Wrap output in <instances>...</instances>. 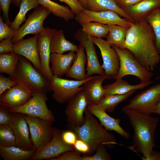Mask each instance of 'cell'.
Returning <instances> with one entry per match:
<instances>
[{
    "label": "cell",
    "instance_id": "ee69618b",
    "mask_svg": "<svg viewBox=\"0 0 160 160\" xmlns=\"http://www.w3.org/2000/svg\"><path fill=\"white\" fill-rule=\"evenodd\" d=\"M66 3L73 11L75 15L82 12L84 8L79 0H58Z\"/></svg>",
    "mask_w": 160,
    "mask_h": 160
},
{
    "label": "cell",
    "instance_id": "681fc988",
    "mask_svg": "<svg viewBox=\"0 0 160 160\" xmlns=\"http://www.w3.org/2000/svg\"><path fill=\"white\" fill-rule=\"evenodd\" d=\"M21 0H12V3L15 6L19 7Z\"/></svg>",
    "mask_w": 160,
    "mask_h": 160
},
{
    "label": "cell",
    "instance_id": "7c38bea8",
    "mask_svg": "<svg viewBox=\"0 0 160 160\" xmlns=\"http://www.w3.org/2000/svg\"><path fill=\"white\" fill-rule=\"evenodd\" d=\"M62 131L53 128V135L51 141L47 144L36 149L30 160H50L57 157L64 153L75 150L73 145L65 143L61 138Z\"/></svg>",
    "mask_w": 160,
    "mask_h": 160
},
{
    "label": "cell",
    "instance_id": "8d00e7d4",
    "mask_svg": "<svg viewBox=\"0 0 160 160\" xmlns=\"http://www.w3.org/2000/svg\"><path fill=\"white\" fill-rule=\"evenodd\" d=\"M111 158L107 151L105 145L100 144L97 147L95 153L93 155L81 156L80 160H110Z\"/></svg>",
    "mask_w": 160,
    "mask_h": 160
},
{
    "label": "cell",
    "instance_id": "f907efd6",
    "mask_svg": "<svg viewBox=\"0 0 160 160\" xmlns=\"http://www.w3.org/2000/svg\"><path fill=\"white\" fill-rule=\"evenodd\" d=\"M83 7L84 9H86V4L85 0H79Z\"/></svg>",
    "mask_w": 160,
    "mask_h": 160
},
{
    "label": "cell",
    "instance_id": "9a60e30c",
    "mask_svg": "<svg viewBox=\"0 0 160 160\" xmlns=\"http://www.w3.org/2000/svg\"><path fill=\"white\" fill-rule=\"evenodd\" d=\"M56 30L45 27L38 34L37 46L41 68V73L49 81L53 76L49 65L51 54L50 45L51 40Z\"/></svg>",
    "mask_w": 160,
    "mask_h": 160
},
{
    "label": "cell",
    "instance_id": "30bf717a",
    "mask_svg": "<svg viewBox=\"0 0 160 160\" xmlns=\"http://www.w3.org/2000/svg\"><path fill=\"white\" fill-rule=\"evenodd\" d=\"M51 13L49 10L41 5L35 8L29 15L24 23L18 30L15 31L12 39V43L15 44L27 35H35L41 33L44 28L43 25L44 21Z\"/></svg>",
    "mask_w": 160,
    "mask_h": 160
},
{
    "label": "cell",
    "instance_id": "5b68a950",
    "mask_svg": "<svg viewBox=\"0 0 160 160\" xmlns=\"http://www.w3.org/2000/svg\"><path fill=\"white\" fill-rule=\"evenodd\" d=\"M111 46L117 52L120 60L119 72L114 79L132 75L138 78L140 82L151 81L153 76L152 72L143 66L130 51L126 49H120L113 44Z\"/></svg>",
    "mask_w": 160,
    "mask_h": 160
},
{
    "label": "cell",
    "instance_id": "b9f144b4",
    "mask_svg": "<svg viewBox=\"0 0 160 160\" xmlns=\"http://www.w3.org/2000/svg\"><path fill=\"white\" fill-rule=\"evenodd\" d=\"M61 138L66 144L73 145L77 139L76 133L72 130L62 131Z\"/></svg>",
    "mask_w": 160,
    "mask_h": 160
},
{
    "label": "cell",
    "instance_id": "277c9868",
    "mask_svg": "<svg viewBox=\"0 0 160 160\" xmlns=\"http://www.w3.org/2000/svg\"><path fill=\"white\" fill-rule=\"evenodd\" d=\"M19 56L15 71L13 75L9 77L32 93L43 92L47 93L52 91L48 80L30 61L23 56Z\"/></svg>",
    "mask_w": 160,
    "mask_h": 160
},
{
    "label": "cell",
    "instance_id": "4dcf8cb0",
    "mask_svg": "<svg viewBox=\"0 0 160 160\" xmlns=\"http://www.w3.org/2000/svg\"><path fill=\"white\" fill-rule=\"evenodd\" d=\"M136 91L122 95H113L104 96L97 104L106 112L113 113L120 103L131 96Z\"/></svg>",
    "mask_w": 160,
    "mask_h": 160
},
{
    "label": "cell",
    "instance_id": "f6af8a7d",
    "mask_svg": "<svg viewBox=\"0 0 160 160\" xmlns=\"http://www.w3.org/2000/svg\"><path fill=\"white\" fill-rule=\"evenodd\" d=\"M13 37L11 36L7 38L0 41V54L12 52L14 45L12 41Z\"/></svg>",
    "mask_w": 160,
    "mask_h": 160
},
{
    "label": "cell",
    "instance_id": "60d3db41",
    "mask_svg": "<svg viewBox=\"0 0 160 160\" xmlns=\"http://www.w3.org/2000/svg\"><path fill=\"white\" fill-rule=\"evenodd\" d=\"M17 83L10 78L0 75V95Z\"/></svg>",
    "mask_w": 160,
    "mask_h": 160
},
{
    "label": "cell",
    "instance_id": "9c48e42d",
    "mask_svg": "<svg viewBox=\"0 0 160 160\" xmlns=\"http://www.w3.org/2000/svg\"><path fill=\"white\" fill-rule=\"evenodd\" d=\"M29 127L31 139L36 149L49 143L53 135V122L39 117L25 114Z\"/></svg>",
    "mask_w": 160,
    "mask_h": 160
},
{
    "label": "cell",
    "instance_id": "4316f807",
    "mask_svg": "<svg viewBox=\"0 0 160 160\" xmlns=\"http://www.w3.org/2000/svg\"><path fill=\"white\" fill-rule=\"evenodd\" d=\"M79 46L66 39L64 31L60 29L56 31L52 38L50 45L51 53L63 54L68 51H77Z\"/></svg>",
    "mask_w": 160,
    "mask_h": 160
},
{
    "label": "cell",
    "instance_id": "cb8c5ba5",
    "mask_svg": "<svg viewBox=\"0 0 160 160\" xmlns=\"http://www.w3.org/2000/svg\"><path fill=\"white\" fill-rule=\"evenodd\" d=\"M84 51V47L80 44L76 52V57L70 68L65 74L66 77L79 81L84 80L88 77L85 69L87 59Z\"/></svg>",
    "mask_w": 160,
    "mask_h": 160
},
{
    "label": "cell",
    "instance_id": "44dd1931",
    "mask_svg": "<svg viewBox=\"0 0 160 160\" xmlns=\"http://www.w3.org/2000/svg\"><path fill=\"white\" fill-rule=\"evenodd\" d=\"M106 79H109L105 75L93 76L83 84V91L89 104H97L105 96V90L102 84Z\"/></svg>",
    "mask_w": 160,
    "mask_h": 160
},
{
    "label": "cell",
    "instance_id": "8992f818",
    "mask_svg": "<svg viewBox=\"0 0 160 160\" xmlns=\"http://www.w3.org/2000/svg\"><path fill=\"white\" fill-rule=\"evenodd\" d=\"M160 101V83L137 94L122 109L151 115Z\"/></svg>",
    "mask_w": 160,
    "mask_h": 160
},
{
    "label": "cell",
    "instance_id": "7dc6e473",
    "mask_svg": "<svg viewBox=\"0 0 160 160\" xmlns=\"http://www.w3.org/2000/svg\"><path fill=\"white\" fill-rule=\"evenodd\" d=\"M117 4L121 9L124 10L135 4L141 0H114Z\"/></svg>",
    "mask_w": 160,
    "mask_h": 160
},
{
    "label": "cell",
    "instance_id": "83f0119b",
    "mask_svg": "<svg viewBox=\"0 0 160 160\" xmlns=\"http://www.w3.org/2000/svg\"><path fill=\"white\" fill-rule=\"evenodd\" d=\"M36 149L26 150L16 146L0 145V156L4 160H27L31 159Z\"/></svg>",
    "mask_w": 160,
    "mask_h": 160
},
{
    "label": "cell",
    "instance_id": "52a82bcc",
    "mask_svg": "<svg viewBox=\"0 0 160 160\" xmlns=\"http://www.w3.org/2000/svg\"><path fill=\"white\" fill-rule=\"evenodd\" d=\"M93 76L81 81L69 80L55 76L49 82V86L53 92L52 97L59 103L68 102L79 92L84 89L81 87Z\"/></svg>",
    "mask_w": 160,
    "mask_h": 160
},
{
    "label": "cell",
    "instance_id": "ac0fdd59",
    "mask_svg": "<svg viewBox=\"0 0 160 160\" xmlns=\"http://www.w3.org/2000/svg\"><path fill=\"white\" fill-rule=\"evenodd\" d=\"M38 34L25 39H22L15 44L12 53L23 56L27 59L41 73V68L38 51Z\"/></svg>",
    "mask_w": 160,
    "mask_h": 160
},
{
    "label": "cell",
    "instance_id": "bcb514c9",
    "mask_svg": "<svg viewBox=\"0 0 160 160\" xmlns=\"http://www.w3.org/2000/svg\"><path fill=\"white\" fill-rule=\"evenodd\" d=\"M73 146L75 150L81 153H86L90 152V148L89 145L80 139L77 138Z\"/></svg>",
    "mask_w": 160,
    "mask_h": 160
},
{
    "label": "cell",
    "instance_id": "6da1fadb",
    "mask_svg": "<svg viewBox=\"0 0 160 160\" xmlns=\"http://www.w3.org/2000/svg\"><path fill=\"white\" fill-rule=\"evenodd\" d=\"M155 41L153 31L145 19L134 22L129 27L124 49L130 51L145 68L153 71L160 61Z\"/></svg>",
    "mask_w": 160,
    "mask_h": 160
},
{
    "label": "cell",
    "instance_id": "603a6c76",
    "mask_svg": "<svg viewBox=\"0 0 160 160\" xmlns=\"http://www.w3.org/2000/svg\"><path fill=\"white\" fill-rule=\"evenodd\" d=\"M160 8V0H141L124 11L134 22L145 19L153 10Z\"/></svg>",
    "mask_w": 160,
    "mask_h": 160
},
{
    "label": "cell",
    "instance_id": "d6a6232c",
    "mask_svg": "<svg viewBox=\"0 0 160 160\" xmlns=\"http://www.w3.org/2000/svg\"><path fill=\"white\" fill-rule=\"evenodd\" d=\"M19 58V55L12 53L0 54V72L8 74L9 76L14 74Z\"/></svg>",
    "mask_w": 160,
    "mask_h": 160
},
{
    "label": "cell",
    "instance_id": "f546056e",
    "mask_svg": "<svg viewBox=\"0 0 160 160\" xmlns=\"http://www.w3.org/2000/svg\"><path fill=\"white\" fill-rule=\"evenodd\" d=\"M39 4L47 9L56 16L66 21L73 19L75 14L69 7L60 5L51 0H37Z\"/></svg>",
    "mask_w": 160,
    "mask_h": 160
},
{
    "label": "cell",
    "instance_id": "1f68e13d",
    "mask_svg": "<svg viewBox=\"0 0 160 160\" xmlns=\"http://www.w3.org/2000/svg\"><path fill=\"white\" fill-rule=\"evenodd\" d=\"M39 5L37 0H21L19 12L14 20L11 23L9 27L15 31L18 30L22 23L25 21V16L28 12L35 9Z\"/></svg>",
    "mask_w": 160,
    "mask_h": 160
},
{
    "label": "cell",
    "instance_id": "ffe728a7",
    "mask_svg": "<svg viewBox=\"0 0 160 160\" xmlns=\"http://www.w3.org/2000/svg\"><path fill=\"white\" fill-rule=\"evenodd\" d=\"M88 110L99 120L100 125L107 130L114 131L124 138L128 139L130 134L124 130L119 124L121 120L109 115L103 109L97 104H90L87 105Z\"/></svg>",
    "mask_w": 160,
    "mask_h": 160
},
{
    "label": "cell",
    "instance_id": "7bdbcfd3",
    "mask_svg": "<svg viewBox=\"0 0 160 160\" xmlns=\"http://www.w3.org/2000/svg\"><path fill=\"white\" fill-rule=\"evenodd\" d=\"M12 0H0L1 8L3 13L2 18L5 23L9 26L11 22L9 17V11L10 5Z\"/></svg>",
    "mask_w": 160,
    "mask_h": 160
},
{
    "label": "cell",
    "instance_id": "ba28073f",
    "mask_svg": "<svg viewBox=\"0 0 160 160\" xmlns=\"http://www.w3.org/2000/svg\"><path fill=\"white\" fill-rule=\"evenodd\" d=\"M48 100L47 93L35 92L33 93L31 98L24 105L9 109L12 113L30 115L53 122L55 121L54 117L47 105L46 101Z\"/></svg>",
    "mask_w": 160,
    "mask_h": 160
},
{
    "label": "cell",
    "instance_id": "d590c367",
    "mask_svg": "<svg viewBox=\"0 0 160 160\" xmlns=\"http://www.w3.org/2000/svg\"><path fill=\"white\" fill-rule=\"evenodd\" d=\"M0 145L8 147L16 146V140L9 125H0Z\"/></svg>",
    "mask_w": 160,
    "mask_h": 160
},
{
    "label": "cell",
    "instance_id": "7a4b0ae2",
    "mask_svg": "<svg viewBox=\"0 0 160 160\" xmlns=\"http://www.w3.org/2000/svg\"><path fill=\"white\" fill-rule=\"evenodd\" d=\"M128 116L134 130L131 149L143 154L142 159L151 160L156 146L154 134L159 119L132 110L122 109Z\"/></svg>",
    "mask_w": 160,
    "mask_h": 160
},
{
    "label": "cell",
    "instance_id": "3957f363",
    "mask_svg": "<svg viewBox=\"0 0 160 160\" xmlns=\"http://www.w3.org/2000/svg\"><path fill=\"white\" fill-rule=\"evenodd\" d=\"M84 113L85 121L82 125L76 127L68 124V126L76 133L77 138L83 140L89 145L90 152L96 150L100 144L109 147L117 144L114 135L99 124L87 108Z\"/></svg>",
    "mask_w": 160,
    "mask_h": 160
},
{
    "label": "cell",
    "instance_id": "e575fe53",
    "mask_svg": "<svg viewBox=\"0 0 160 160\" xmlns=\"http://www.w3.org/2000/svg\"><path fill=\"white\" fill-rule=\"evenodd\" d=\"M145 19L153 31L155 45L160 57V8L150 12Z\"/></svg>",
    "mask_w": 160,
    "mask_h": 160
},
{
    "label": "cell",
    "instance_id": "5bb4252c",
    "mask_svg": "<svg viewBox=\"0 0 160 160\" xmlns=\"http://www.w3.org/2000/svg\"><path fill=\"white\" fill-rule=\"evenodd\" d=\"M74 37L83 46L86 52L87 77L95 74L100 75H105V71L99 62L92 36L86 34L82 29L80 28L77 30Z\"/></svg>",
    "mask_w": 160,
    "mask_h": 160
},
{
    "label": "cell",
    "instance_id": "8fae6325",
    "mask_svg": "<svg viewBox=\"0 0 160 160\" xmlns=\"http://www.w3.org/2000/svg\"><path fill=\"white\" fill-rule=\"evenodd\" d=\"M75 19L80 24L94 22L108 25L115 24L130 27L134 23L121 18L117 12L110 10L94 12L84 9L81 13L75 15Z\"/></svg>",
    "mask_w": 160,
    "mask_h": 160
},
{
    "label": "cell",
    "instance_id": "7402d4cb",
    "mask_svg": "<svg viewBox=\"0 0 160 160\" xmlns=\"http://www.w3.org/2000/svg\"><path fill=\"white\" fill-rule=\"evenodd\" d=\"M76 55V54L73 51L65 54L51 53L50 63L51 64L50 69L53 76L60 77L65 74L70 68Z\"/></svg>",
    "mask_w": 160,
    "mask_h": 160
},
{
    "label": "cell",
    "instance_id": "ab89813d",
    "mask_svg": "<svg viewBox=\"0 0 160 160\" xmlns=\"http://www.w3.org/2000/svg\"><path fill=\"white\" fill-rule=\"evenodd\" d=\"M81 153L75 150L67 151L59 157L51 160H80Z\"/></svg>",
    "mask_w": 160,
    "mask_h": 160
},
{
    "label": "cell",
    "instance_id": "f1b7e54d",
    "mask_svg": "<svg viewBox=\"0 0 160 160\" xmlns=\"http://www.w3.org/2000/svg\"><path fill=\"white\" fill-rule=\"evenodd\" d=\"M108 33L107 41L111 45L113 44L120 49H124L126 36L130 27L115 24L108 25Z\"/></svg>",
    "mask_w": 160,
    "mask_h": 160
},
{
    "label": "cell",
    "instance_id": "f35d334b",
    "mask_svg": "<svg viewBox=\"0 0 160 160\" xmlns=\"http://www.w3.org/2000/svg\"><path fill=\"white\" fill-rule=\"evenodd\" d=\"M15 31L11 28L0 16V41L11 36H14Z\"/></svg>",
    "mask_w": 160,
    "mask_h": 160
},
{
    "label": "cell",
    "instance_id": "d4e9b609",
    "mask_svg": "<svg viewBox=\"0 0 160 160\" xmlns=\"http://www.w3.org/2000/svg\"><path fill=\"white\" fill-rule=\"evenodd\" d=\"M153 81H151L148 82H140L138 84L132 85L122 78L116 79V81L112 84L103 86L105 90V96L113 95L124 94L132 91H136L143 89Z\"/></svg>",
    "mask_w": 160,
    "mask_h": 160
},
{
    "label": "cell",
    "instance_id": "e0dca14e",
    "mask_svg": "<svg viewBox=\"0 0 160 160\" xmlns=\"http://www.w3.org/2000/svg\"><path fill=\"white\" fill-rule=\"evenodd\" d=\"M13 113L12 119L9 125L15 137L16 146L26 150L36 149L30 137L29 128L25 114Z\"/></svg>",
    "mask_w": 160,
    "mask_h": 160
},
{
    "label": "cell",
    "instance_id": "836d02e7",
    "mask_svg": "<svg viewBox=\"0 0 160 160\" xmlns=\"http://www.w3.org/2000/svg\"><path fill=\"white\" fill-rule=\"evenodd\" d=\"M82 30L86 34L98 38L106 37L109 31L108 25L97 22H90L80 24Z\"/></svg>",
    "mask_w": 160,
    "mask_h": 160
},
{
    "label": "cell",
    "instance_id": "4fadbf2b",
    "mask_svg": "<svg viewBox=\"0 0 160 160\" xmlns=\"http://www.w3.org/2000/svg\"><path fill=\"white\" fill-rule=\"evenodd\" d=\"M93 41L99 49L103 60L101 65L105 75L109 79H115L117 75L120 68V60L115 49L102 38L92 36Z\"/></svg>",
    "mask_w": 160,
    "mask_h": 160
},
{
    "label": "cell",
    "instance_id": "c3c4849f",
    "mask_svg": "<svg viewBox=\"0 0 160 160\" xmlns=\"http://www.w3.org/2000/svg\"><path fill=\"white\" fill-rule=\"evenodd\" d=\"M153 113H156L160 115V101L155 107L153 111Z\"/></svg>",
    "mask_w": 160,
    "mask_h": 160
},
{
    "label": "cell",
    "instance_id": "484cf974",
    "mask_svg": "<svg viewBox=\"0 0 160 160\" xmlns=\"http://www.w3.org/2000/svg\"><path fill=\"white\" fill-rule=\"evenodd\" d=\"M86 9L94 12L111 10L117 12L124 18L134 22L123 10L119 7L114 0H85Z\"/></svg>",
    "mask_w": 160,
    "mask_h": 160
},
{
    "label": "cell",
    "instance_id": "2e32d148",
    "mask_svg": "<svg viewBox=\"0 0 160 160\" xmlns=\"http://www.w3.org/2000/svg\"><path fill=\"white\" fill-rule=\"evenodd\" d=\"M89 103L83 90L79 92L68 102L65 112L68 124L80 127L84 123V115Z\"/></svg>",
    "mask_w": 160,
    "mask_h": 160
},
{
    "label": "cell",
    "instance_id": "74e56055",
    "mask_svg": "<svg viewBox=\"0 0 160 160\" xmlns=\"http://www.w3.org/2000/svg\"><path fill=\"white\" fill-rule=\"evenodd\" d=\"M0 125H9L13 117V113L9 108L0 104Z\"/></svg>",
    "mask_w": 160,
    "mask_h": 160
},
{
    "label": "cell",
    "instance_id": "d6986e66",
    "mask_svg": "<svg viewBox=\"0 0 160 160\" xmlns=\"http://www.w3.org/2000/svg\"><path fill=\"white\" fill-rule=\"evenodd\" d=\"M32 94L26 88L17 83L0 95V104L8 108L19 107L26 103Z\"/></svg>",
    "mask_w": 160,
    "mask_h": 160
}]
</instances>
